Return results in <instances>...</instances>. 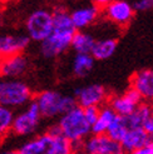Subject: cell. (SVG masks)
I'll return each instance as SVG.
<instances>
[{"mask_svg":"<svg viewBox=\"0 0 153 154\" xmlns=\"http://www.w3.org/2000/svg\"><path fill=\"white\" fill-rule=\"evenodd\" d=\"M74 34L52 32V34L45 40L40 43V53L44 58L54 59L62 55L64 51L70 48Z\"/></svg>","mask_w":153,"mask_h":154,"instance_id":"cell-9","label":"cell"},{"mask_svg":"<svg viewBox=\"0 0 153 154\" xmlns=\"http://www.w3.org/2000/svg\"><path fill=\"white\" fill-rule=\"evenodd\" d=\"M128 154H153V142L149 140L146 145H143V147L136 149Z\"/></svg>","mask_w":153,"mask_h":154,"instance_id":"cell-28","label":"cell"},{"mask_svg":"<svg viewBox=\"0 0 153 154\" xmlns=\"http://www.w3.org/2000/svg\"><path fill=\"white\" fill-rule=\"evenodd\" d=\"M72 154H88L87 152H84L83 149H79V150H74Z\"/></svg>","mask_w":153,"mask_h":154,"instance_id":"cell-31","label":"cell"},{"mask_svg":"<svg viewBox=\"0 0 153 154\" xmlns=\"http://www.w3.org/2000/svg\"><path fill=\"white\" fill-rule=\"evenodd\" d=\"M127 130H128V125L126 123V119L123 117H117L116 120L109 125L105 135L108 137L109 139L117 142V143H120L122 140H123Z\"/></svg>","mask_w":153,"mask_h":154,"instance_id":"cell-24","label":"cell"},{"mask_svg":"<svg viewBox=\"0 0 153 154\" xmlns=\"http://www.w3.org/2000/svg\"><path fill=\"white\" fill-rule=\"evenodd\" d=\"M14 115H15L14 110L0 105V143L5 142L8 137L11 134Z\"/></svg>","mask_w":153,"mask_h":154,"instance_id":"cell-23","label":"cell"},{"mask_svg":"<svg viewBox=\"0 0 153 154\" xmlns=\"http://www.w3.org/2000/svg\"><path fill=\"white\" fill-rule=\"evenodd\" d=\"M0 154H19L18 149H4L0 152Z\"/></svg>","mask_w":153,"mask_h":154,"instance_id":"cell-29","label":"cell"},{"mask_svg":"<svg viewBox=\"0 0 153 154\" xmlns=\"http://www.w3.org/2000/svg\"><path fill=\"white\" fill-rule=\"evenodd\" d=\"M29 69V60L24 54L0 58V78L20 79Z\"/></svg>","mask_w":153,"mask_h":154,"instance_id":"cell-12","label":"cell"},{"mask_svg":"<svg viewBox=\"0 0 153 154\" xmlns=\"http://www.w3.org/2000/svg\"><path fill=\"white\" fill-rule=\"evenodd\" d=\"M142 129L147 133L149 138H153V114L144 120V123L142 124Z\"/></svg>","mask_w":153,"mask_h":154,"instance_id":"cell-27","label":"cell"},{"mask_svg":"<svg viewBox=\"0 0 153 154\" xmlns=\"http://www.w3.org/2000/svg\"><path fill=\"white\" fill-rule=\"evenodd\" d=\"M3 23H4V18H3V10L0 8V32H2V28H3Z\"/></svg>","mask_w":153,"mask_h":154,"instance_id":"cell-30","label":"cell"},{"mask_svg":"<svg viewBox=\"0 0 153 154\" xmlns=\"http://www.w3.org/2000/svg\"><path fill=\"white\" fill-rule=\"evenodd\" d=\"M107 89L101 84H90L87 87L76 88L74 90V98L79 108H101L107 104L109 99Z\"/></svg>","mask_w":153,"mask_h":154,"instance_id":"cell-7","label":"cell"},{"mask_svg":"<svg viewBox=\"0 0 153 154\" xmlns=\"http://www.w3.org/2000/svg\"><path fill=\"white\" fill-rule=\"evenodd\" d=\"M141 103H142L141 97L132 88H128L124 93L119 95L109 97L108 102H107V104L112 108L118 117H128V115H131Z\"/></svg>","mask_w":153,"mask_h":154,"instance_id":"cell-11","label":"cell"},{"mask_svg":"<svg viewBox=\"0 0 153 154\" xmlns=\"http://www.w3.org/2000/svg\"><path fill=\"white\" fill-rule=\"evenodd\" d=\"M149 140H151V138L147 135V133L142 128H131L127 130L123 140L120 142V145L128 154L143 147V145H146Z\"/></svg>","mask_w":153,"mask_h":154,"instance_id":"cell-16","label":"cell"},{"mask_svg":"<svg viewBox=\"0 0 153 154\" xmlns=\"http://www.w3.org/2000/svg\"><path fill=\"white\" fill-rule=\"evenodd\" d=\"M0 82H2V78H0Z\"/></svg>","mask_w":153,"mask_h":154,"instance_id":"cell-32","label":"cell"},{"mask_svg":"<svg viewBox=\"0 0 153 154\" xmlns=\"http://www.w3.org/2000/svg\"><path fill=\"white\" fill-rule=\"evenodd\" d=\"M134 11H146L153 8V0H138L132 4Z\"/></svg>","mask_w":153,"mask_h":154,"instance_id":"cell-26","label":"cell"},{"mask_svg":"<svg viewBox=\"0 0 153 154\" xmlns=\"http://www.w3.org/2000/svg\"><path fill=\"white\" fill-rule=\"evenodd\" d=\"M29 43L30 39L27 34L0 33V58L24 54L25 49L29 47Z\"/></svg>","mask_w":153,"mask_h":154,"instance_id":"cell-14","label":"cell"},{"mask_svg":"<svg viewBox=\"0 0 153 154\" xmlns=\"http://www.w3.org/2000/svg\"><path fill=\"white\" fill-rule=\"evenodd\" d=\"M33 99V90L24 80L2 79L0 82V105L14 110L27 106Z\"/></svg>","mask_w":153,"mask_h":154,"instance_id":"cell-3","label":"cell"},{"mask_svg":"<svg viewBox=\"0 0 153 154\" xmlns=\"http://www.w3.org/2000/svg\"><path fill=\"white\" fill-rule=\"evenodd\" d=\"M33 100L36 103L42 118L60 117L78 106L73 95H63L57 90H42L34 95Z\"/></svg>","mask_w":153,"mask_h":154,"instance_id":"cell-2","label":"cell"},{"mask_svg":"<svg viewBox=\"0 0 153 154\" xmlns=\"http://www.w3.org/2000/svg\"><path fill=\"white\" fill-rule=\"evenodd\" d=\"M58 135L60 134L57 125H53L48 132L29 138L18 148V152L19 154H54Z\"/></svg>","mask_w":153,"mask_h":154,"instance_id":"cell-6","label":"cell"},{"mask_svg":"<svg viewBox=\"0 0 153 154\" xmlns=\"http://www.w3.org/2000/svg\"><path fill=\"white\" fill-rule=\"evenodd\" d=\"M55 125L59 134L73 145L74 150L82 149L83 142L92 134V127L84 117L83 109L79 106L60 115Z\"/></svg>","mask_w":153,"mask_h":154,"instance_id":"cell-1","label":"cell"},{"mask_svg":"<svg viewBox=\"0 0 153 154\" xmlns=\"http://www.w3.org/2000/svg\"><path fill=\"white\" fill-rule=\"evenodd\" d=\"M94 36L87 32H75L72 39L70 48L76 54H90L94 47Z\"/></svg>","mask_w":153,"mask_h":154,"instance_id":"cell-21","label":"cell"},{"mask_svg":"<svg viewBox=\"0 0 153 154\" xmlns=\"http://www.w3.org/2000/svg\"><path fill=\"white\" fill-rule=\"evenodd\" d=\"M118 115L114 113V110L108 105L104 104L103 106L99 108V113H98V118L95 120V123L92 125L90 132L93 135H103L107 133L109 125L116 120V118Z\"/></svg>","mask_w":153,"mask_h":154,"instance_id":"cell-18","label":"cell"},{"mask_svg":"<svg viewBox=\"0 0 153 154\" xmlns=\"http://www.w3.org/2000/svg\"><path fill=\"white\" fill-rule=\"evenodd\" d=\"M84 112V117H86L87 122L90 124V127L94 124L97 118H98V113H99V108H86L83 109Z\"/></svg>","mask_w":153,"mask_h":154,"instance_id":"cell-25","label":"cell"},{"mask_svg":"<svg viewBox=\"0 0 153 154\" xmlns=\"http://www.w3.org/2000/svg\"><path fill=\"white\" fill-rule=\"evenodd\" d=\"M27 36L30 40L42 43L53 32V15L49 9H36L25 19Z\"/></svg>","mask_w":153,"mask_h":154,"instance_id":"cell-4","label":"cell"},{"mask_svg":"<svg viewBox=\"0 0 153 154\" xmlns=\"http://www.w3.org/2000/svg\"><path fill=\"white\" fill-rule=\"evenodd\" d=\"M129 88L137 91L142 102L153 103V69H142L132 74Z\"/></svg>","mask_w":153,"mask_h":154,"instance_id":"cell-13","label":"cell"},{"mask_svg":"<svg viewBox=\"0 0 153 154\" xmlns=\"http://www.w3.org/2000/svg\"><path fill=\"white\" fill-rule=\"evenodd\" d=\"M42 115L36 103L30 102L24 109L14 115L11 134L17 137H30L33 135L40 125Z\"/></svg>","mask_w":153,"mask_h":154,"instance_id":"cell-5","label":"cell"},{"mask_svg":"<svg viewBox=\"0 0 153 154\" xmlns=\"http://www.w3.org/2000/svg\"><path fill=\"white\" fill-rule=\"evenodd\" d=\"M118 40L113 39V38H105V39L95 40L94 47L92 49L90 55L95 60H105L111 58L117 50Z\"/></svg>","mask_w":153,"mask_h":154,"instance_id":"cell-19","label":"cell"},{"mask_svg":"<svg viewBox=\"0 0 153 154\" xmlns=\"http://www.w3.org/2000/svg\"><path fill=\"white\" fill-rule=\"evenodd\" d=\"M153 114V103L142 102L137 109L128 117H123L128 125V129L131 128H142V124L148 117Z\"/></svg>","mask_w":153,"mask_h":154,"instance_id":"cell-20","label":"cell"},{"mask_svg":"<svg viewBox=\"0 0 153 154\" xmlns=\"http://www.w3.org/2000/svg\"><path fill=\"white\" fill-rule=\"evenodd\" d=\"M101 6V14L120 28H126L129 25L134 18V9L132 4L124 0H114V2H108L103 6Z\"/></svg>","mask_w":153,"mask_h":154,"instance_id":"cell-8","label":"cell"},{"mask_svg":"<svg viewBox=\"0 0 153 154\" xmlns=\"http://www.w3.org/2000/svg\"><path fill=\"white\" fill-rule=\"evenodd\" d=\"M99 15H101V6L99 4H94L78 8V9L70 11V19L76 32H84V29L95 23Z\"/></svg>","mask_w":153,"mask_h":154,"instance_id":"cell-15","label":"cell"},{"mask_svg":"<svg viewBox=\"0 0 153 154\" xmlns=\"http://www.w3.org/2000/svg\"><path fill=\"white\" fill-rule=\"evenodd\" d=\"M82 149L88 154H127V152L122 148L120 143H117L109 139L105 134L93 135L90 134L83 142Z\"/></svg>","mask_w":153,"mask_h":154,"instance_id":"cell-10","label":"cell"},{"mask_svg":"<svg viewBox=\"0 0 153 154\" xmlns=\"http://www.w3.org/2000/svg\"><path fill=\"white\" fill-rule=\"evenodd\" d=\"M94 65V59L90 54H76L73 59V74L75 76L83 78L86 76Z\"/></svg>","mask_w":153,"mask_h":154,"instance_id":"cell-22","label":"cell"},{"mask_svg":"<svg viewBox=\"0 0 153 154\" xmlns=\"http://www.w3.org/2000/svg\"><path fill=\"white\" fill-rule=\"evenodd\" d=\"M52 15H53V32L75 34L76 30L73 26L70 13L64 6H55L52 10Z\"/></svg>","mask_w":153,"mask_h":154,"instance_id":"cell-17","label":"cell"}]
</instances>
